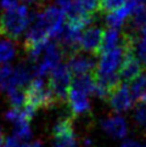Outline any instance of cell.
<instances>
[{
  "mask_svg": "<svg viewBox=\"0 0 146 147\" xmlns=\"http://www.w3.org/2000/svg\"><path fill=\"white\" fill-rule=\"evenodd\" d=\"M18 3L17 0H0V7L3 9V11L5 10H11L18 6Z\"/></svg>",
  "mask_w": 146,
  "mask_h": 147,
  "instance_id": "7402d4cb",
  "label": "cell"
},
{
  "mask_svg": "<svg viewBox=\"0 0 146 147\" xmlns=\"http://www.w3.org/2000/svg\"><path fill=\"white\" fill-rule=\"evenodd\" d=\"M101 127L103 131L113 139H123L128 134V125L126 119L121 115H111L102 120Z\"/></svg>",
  "mask_w": 146,
  "mask_h": 147,
  "instance_id": "ba28073f",
  "label": "cell"
},
{
  "mask_svg": "<svg viewBox=\"0 0 146 147\" xmlns=\"http://www.w3.org/2000/svg\"><path fill=\"white\" fill-rule=\"evenodd\" d=\"M133 101H134V97L132 95V91H130V88L126 83L119 84L112 91V94L110 95L107 100L111 108L117 113L128 111L133 106Z\"/></svg>",
  "mask_w": 146,
  "mask_h": 147,
  "instance_id": "8992f818",
  "label": "cell"
},
{
  "mask_svg": "<svg viewBox=\"0 0 146 147\" xmlns=\"http://www.w3.org/2000/svg\"><path fill=\"white\" fill-rule=\"evenodd\" d=\"M124 59V49L121 45L118 48L106 52L100 56L97 61L96 72L103 73V74H113L116 71L121 68V65Z\"/></svg>",
  "mask_w": 146,
  "mask_h": 147,
  "instance_id": "52a82bcc",
  "label": "cell"
},
{
  "mask_svg": "<svg viewBox=\"0 0 146 147\" xmlns=\"http://www.w3.org/2000/svg\"><path fill=\"white\" fill-rule=\"evenodd\" d=\"M14 69L9 65L0 66V90L5 92H10L14 90V82H12Z\"/></svg>",
  "mask_w": 146,
  "mask_h": 147,
  "instance_id": "5bb4252c",
  "label": "cell"
},
{
  "mask_svg": "<svg viewBox=\"0 0 146 147\" xmlns=\"http://www.w3.org/2000/svg\"><path fill=\"white\" fill-rule=\"evenodd\" d=\"M14 131H15L14 136H16V138L20 139L21 141L28 140L30 138V135H32L29 122H27V120H18V122L15 123V130Z\"/></svg>",
  "mask_w": 146,
  "mask_h": 147,
  "instance_id": "2e32d148",
  "label": "cell"
},
{
  "mask_svg": "<svg viewBox=\"0 0 146 147\" xmlns=\"http://www.w3.org/2000/svg\"><path fill=\"white\" fill-rule=\"evenodd\" d=\"M105 30L99 27H90L82 32L80 50L93 56H99Z\"/></svg>",
  "mask_w": 146,
  "mask_h": 147,
  "instance_id": "5b68a950",
  "label": "cell"
},
{
  "mask_svg": "<svg viewBox=\"0 0 146 147\" xmlns=\"http://www.w3.org/2000/svg\"><path fill=\"white\" fill-rule=\"evenodd\" d=\"M1 146H4V145H3V131L0 129V147Z\"/></svg>",
  "mask_w": 146,
  "mask_h": 147,
  "instance_id": "d4e9b609",
  "label": "cell"
},
{
  "mask_svg": "<svg viewBox=\"0 0 146 147\" xmlns=\"http://www.w3.org/2000/svg\"><path fill=\"white\" fill-rule=\"evenodd\" d=\"M24 94V105L30 106L35 111L39 108H50L54 105H56L53 92H51L48 83L43 80V78H34L26 88Z\"/></svg>",
  "mask_w": 146,
  "mask_h": 147,
  "instance_id": "7a4b0ae2",
  "label": "cell"
},
{
  "mask_svg": "<svg viewBox=\"0 0 146 147\" xmlns=\"http://www.w3.org/2000/svg\"><path fill=\"white\" fill-rule=\"evenodd\" d=\"M128 0H99L97 11L102 15H111L119 11L127 5Z\"/></svg>",
  "mask_w": 146,
  "mask_h": 147,
  "instance_id": "4fadbf2b",
  "label": "cell"
},
{
  "mask_svg": "<svg viewBox=\"0 0 146 147\" xmlns=\"http://www.w3.org/2000/svg\"><path fill=\"white\" fill-rule=\"evenodd\" d=\"M134 119L140 127H146V103L139 102L134 111Z\"/></svg>",
  "mask_w": 146,
  "mask_h": 147,
  "instance_id": "d6986e66",
  "label": "cell"
},
{
  "mask_svg": "<svg viewBox=\"0 0 146 147\" xmlns=\"http://www.w3.org/2000/svg\"><path fill=\"white\" fill-rule=\"evenodd\" d=\"M93 57H94L93 55L79 51L67 59V67L70 68L72 74L76 77L84 74H93L96 71V66H97V62H95Z\"/></svg>",
  "mask_w": 146,
  "mask_h": 147,
  "instance_id": "277c9868",
  "label": "cell"
},
{
  "mask_svg": "<svg viewBox=\"0 0 146 147\" xmlns=\"http://www.w3.org/2000/svg\"><path fill=\"white\" fill-rule=\"evenodd\" d=\"M74 4L80 12L90 16H95L99 7V0H74Z\"/></svg>",
  "mask_w": 146,
  "mask_h": 147,
  "instance_id": "9a60e30c",
  "label": "cell"
},
{
  "mask_svg": "<svg viewBox=\"0 0 146 147\" xmlns=\"http://www.w3.org/2000/svg\"><path fill=\"white\" fill-rule=\"evenodd\" d=\"M122 147H146V145L143 144V142H139V141L128 140L122 145Z\"/></svg>",
  "mask_w": 146,
  "mask_h": 147,
  "instance_id": "603a6c76",
  "label": "cell"
},
{
  "mask_svg": "<svg viewBox=\"0 0 146 147\" xmlns=\"http://www.w3.org/2000/svg\"><path fill=\"white\" fill-rule=\"evenodd\" d=\"M30 22L28 9L23 5L0 13V35L11 40H17Z\"/></svg>",
  "mask_w": 146,
  "mask_h": 147,
  "instance_id": "6da1fadb",
  "label": "cell"
},
{
  "mask_svg": "<svg viewBox=\"0 0 146 147\" xmlns=\"http://www.w3.org/2000/svg\"><path fill=\"white\" fill-rule=\"evenodd\" d=\"M24 142H22L20 139H17L16 136H9V138L5 140L4 146L3 147H22Z\"/></svg>",
  "mask_w": 146,
  "mask_h": 147,
  "instance_id": "44dd1931",
  "label": "cell"
},
{
  "mask_svg": "<svg viewBox=\"0 0 146 147\" xmlns=\"http://www.w3.org/2000/svg\"><path fill=\"white\" fill-rule=\"evenodd\" d=\"M72 84V73L67 65H59L49 74L48 85L54 95L56 103L65 105L68 101Z\"/></svg>",
  "mask_w": 146,
  "mask_h": 147,
  "instance_id": "3957f363",
  "label": "cell"
},
{
  "mask_svg": "<svg viewBox=\"0 0 146 147\" xmlns=\"http://www.w3.org/2000/svg\"><path fill=\"white\" fill-rule=\"evenodd\" d=\"M71 89L82 91L90 95V94H95V80H94L93 74H84V76H78L72 79Z\"/></svg>",
  "mask_w": 146,
  "mask_h": 147,
  "instance_id": "8fae6325",
  "label": "cell"
},
{
  "mask_svg": "<svg viewBox=\"0 0 146 147\" xmlns=\"http://www.w3.org/2000/svg\"><path fill=\"white\" fill-rule=\"evenodd\" d=\"M137 54H138V59L140 62L146 66V41L140 40L138 45H137Z\"/></svg>",
  "mask_w": 146,
  "mask_h": 147,
  "instance_id": "ffe728a7",
  "label": "cell"
},
{
  "mask_svg": "<svg viewBox=\"0 0 146 147\" xmlns=\"http://www.w3.org/2000/svg\"><path fill=\"white\" fill-rule=\"evenodd\" d=\"M67 105L70 106L73 115L87 114L90 111V102L89 98H88V95L82 91L74 90V89H70Z\"/></svg>",
  "mask_w": 146,
  "mask_h": 147,
  "instance_id": "9c48e42d",
  "label": "cell"
},
{
  "mask_svg": "<svg viewBox=\"0 0 146 147\" xmlns=\"http://www.w3.org/2000/svg\"><path fill=\"white\" fill-rule=\"evenodd\" d=\"M9 101L11 105L12 108H17L21 109L23 108L24 103H26V94L24 91H22L21 89H14L9 94Z\"/></svg>",
  "mask_w": 146,
  "mask_h": 147,
  "instance_id": "e0dca14e",
  "label": "cell"
},
{
  "mask_svg": "<svg viewBox=\"0 0 146 147\" xmlns=\"http://www.w3.org/2000/svg\"><path fill=\"white\" fill-rule=\"evenodd\" d=\"M22 1L27 3V4H32V5H38V6H43L49 0H22Z\"/></svg>",
  "mask_w": 146,
  "mask_h": 147,
  "instance_id": "cb8c5ba5",
  "label": "cell"
},
{
  "mask_svg": "<svg viewBox=\"0 0 146 147\" xmlns=\"http://www.w3.org/2000/svg\"><path fill=\"white\" fill-rule=\"evenodd\" d=\"M119 44H121V33L118 32V29L107 28L105 30V33H103V39H102V44H101L100 52H99V56L118 48Z\"/></svg>",
  "mask_w": 146,
  "mask_h": 147,
  "instance_id": "30bf717a",
  "label": "cell"
},
{
  "mask_svg": "<svg viewBox=\"0 0 146 147\" xmlns=\"http://www.w3.org/2000/svg\"><path fill=\"white\" fill-rule=\"evenodd\" d=\"M129 88L134 100H137L138 102L146 103V73L145 72L130 83Z\"/></svg>",
  "mask_w": 146,
  "mask_h": 147,
  "instance_id": "7c38bea8",
  "label": "cell"
},
{
  "mask_svg": "<svg viewBox=\"0 0 146 147\" xmlns=\"http://www.w3.org/2000/svg\"><path fill=\"white\" fill-rule=\"evenodd\" d=\"M15 56V48L10 41H0V63H6Z\"/></svg>",
  "mask_w": 146,
  "mask_h": 147,
  "instance_id": "ac0fdd59",
  "label": "cell"
}]
</instances>
